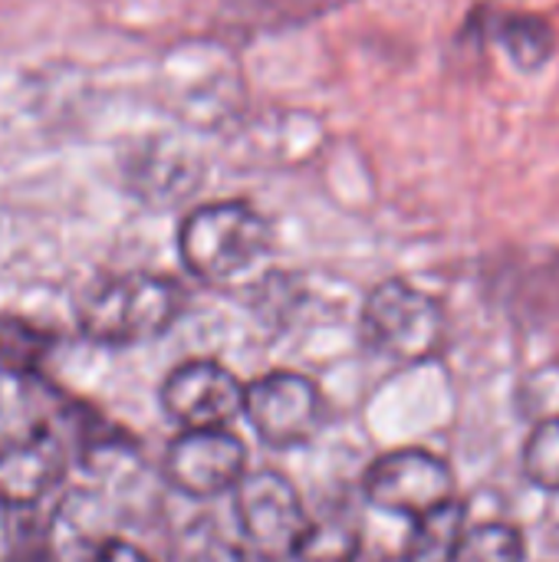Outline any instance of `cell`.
Instances as JSON below:
<instances>
[{"label": "cell", "instance_id": "obj_7", "mask_svg": "<svg viewBox=\"0 0 559 562\" xmlns=\"http://www.w3.org/2000/svg\"><path fill=\"white\" fill-rule=\"evenodd\" d=\"M161 474L171 491L191 501L234 494L247 474V445L231 428L178 431V438L165 448Z\"/></svg>", "mask_w": 559, "mask_h": 562}, {"label": "cell", "instance_id": "obj_11", "mask_svg": "<svg viewBox=\"0 0 559 562\" xmlns=\"http://www.w3.org/2000/svg\"><path fill=\"white\" fill-rule=\"evenodd\" d=\"M353 0H224L221 26L234 36H270L306 26Z\"/></svg>", "mask_w": 559, "mask_h": 562}, {"label": "cell", "instance_id": "obj_9", "mask_svg": "<svg viewBox=\"0 0 559 562\" xmlns=\"http://www.w3.org/2000/svg\"><path fill=\"white\" fill-rule=\"evenodd\" d=\"M69 471V448L59 431L36 425L0 438V497L16 507H40Z\"/></svg>", "mask_w": 559, "mask_h": 562}, {"label": "cell", "instance_id": "obj_13", "mask_svg": "<svg viewBox=\"0 0 559 562\" xmlns=\"http://www.w3.org/2000/svg\"><path fill=\"white\" fill-rule=\"evenodd\" d=\"M468 507L465 501H451L432 514H425L422 520L412 524L409 543H405V562H458L461 543L468 537Z\"/></svg>", "mask_w": 559, "mask_h": 562}, {"label": "cell", "instance_id": "obj_5", "mask_svg": "<svg viewBox=\"0 0 559 562\" xmlns=\"http://www.w3.org/2000/svg\"><path fill=\"white\" fill-rule=\"evenodd\" d=\"M366 501L392 517L422 520L425 514L458 497L455 471L445 458L425 448H395L376 458L362 474Z\"/></svg>", "mask_w": 559, "mask_h": 562}, {"label": "cell", "instance_id": "obj_22", "mask_svg": "<svg viewBox=\"0 0 559 562\" xmlns=\"http://www.w3.org/2000/svg\"><path fill=\"white\" fill-rule=\"evenodd\" d=\"M382 562H405V560H382Z\"/></svg>", "mask_w": 559, "mask_h": 562}, {"label": "cell", "instance_id": "obj_8", "mask_svg": "<svg viewBox=\"0 0 559 562\" xmlns=\"http://www.w3.org/2000/svg\"><path fill=\"white\" fill-rule=\"evenodd\" d=\"M158 398L181 431H211L231 428L244 415L247 385L214 359H191L165 375Z\"/></svg>", "mask_w": 559, "mask_h": 562}, {"label": "cell", "instance_id": "obj_16", "mask_svg": "<svg viewBox=\"0 0 559 562\" xmlns=\"http://www.w3.org/2000/svg\"><path fill=\"white\" fill-rule=\"evenodd\" d=\"M359 553H362L359 527L349 517L329 514L310 520L293 562H359Z\"/></svg>", "mask_w": 559, "mask_h": 562}, {"label": "cell", "instance_id": "obj_21", "mask_svg": "<svg viewBox=\"0 0 559 562\" xmlns=\"http://www.w3.org/2000/svg\"><path fill=\"white\" fill-rule=\"evenodd\" d=\"M82 562H155L148 553H142L135 543L122 540V537H109L105 543H99Z\"/></svg>", "mask_w": 559, "mask_h": 562}, {"label": "cell", "instance_id": "obj_14", "mask_svg": "<svg viewBox=\"0 0 559 562\" xmlns=\"http://www.w3.org/2000/svg\"><path fill=\"white\" fill-rule=\"evenodd\" d=\"M49 553V520H36V507H16L0 497V562H43Z\"/></svg>", "mask_w": 559, "mask_h": 562}, {"label": "cell", "instance_id": "obj_4", "mask_svg": "<svg viewBox=\"0 0 559 562\" xmlns=\"http://www.w3.org/2000/svg\"><path fill=\"white\" fill-rule=\"evenodd\" d=\"M234 517L244 547L264 562H293L313 520L297 484L277 468L244 474L234 491Z\"/></svg>", "mask_w": 559, "mask_h": 562}, {"label": "cell", "instance_id": "obj_15", "mask_svg": "<svg viewBox=\"0 0 559 562\" xmlns=\"http://www.w3.org/2000/svg\"><path fill=\"white\" fill-rule=\"evenodd\" d=\"M53 336L26 319L0 316V369L16 379H40Z\"/></svg>", "mask_w": 559, "mask_h": 562}, {"label": "cell", "instance_id": "obj_17", "mask_svg": "<svg viewBox=\"0 0 559 562\" xmlns=\"http://www.w3.org/2000/svg\"><path fill=\"white\" fill-rule=\"evenodd\" d=\"M458 562H527V537L507 520H488L468 530Z\"/></svg>", "mask_w": 559, "mask_h": 562}, {"label": "cell", "instance_id": "obj_20", "mask_svg": "<svg viewBox=\"0 0 559 562\" xmlns=\"http://www.w3.org/2000/svg\"><path fill=\"white\" fill-rule=\"evenodd\" d=\"M188 562H250V550L244 543H234V540L208 537L194 547Z\"/></svg>", "mask_w": 559, "mask_h": 562}, {"label": "cell", "instance_id": "obj_10", "mask_svg": "<svg viewBox=\"0 0 559 562\" xmlns=\"http://www.w3.org/2000/svg\"><path fill=\"white\" fill-rule=\"evenodd\" d=\"M497 306L517 323H537L559 313V250L504 254L491 270Z\"/></svg>", "mask_w": 559, "mask_h": 562}, {"label": "cell", "instance_id": "obj_6", "mask_svg": "<svg viewBox=\"0 0 559 562\" xmlns=\"http://www.w3.org/2000/svg\"><path fill=\"white\" fill-rule=\"evenodd\" d=\"M244 418L273 451H290L310 445L323 428V395L313 379L273 369L247 382Z\"/></svg>", "mask_w": 559, "mask_h": 562}, {"label": "cell", "instance_id": "obj_3", "mask_svg": "<svg viewBox=\"0 0 559 562\" xmlns=\"http://www.w3.org/2000/svg\"><path fill=\"white\" fill-rule=\"evenodd\" d=\"M359 326L369 349L399 366L432 362L448 346L445 306L409 280H382L372 286L362 303Z\"/></svg>", "mask_w": 559, "mask_h": 562}, {"label": "cell", "instance_id": "obj_1", "mask_svg": "<svg viewBox=\"0 0 559 562\" xmlns=\"http://www.w3.org/2000/svg\"><path fill=\"white\" fill-rule=\"evenodd\" d=\"M185 270L211 286H234L270 257V224L247 201L194 207L178 227Z\"/></svg>", "mask_w": 559, "mask_h": 562}, {"label": "cell", "instance_id": "obj_19", "mask_svg": "<svg viewBox=\"0 0 559 562\" xmlns=\"http://www.w3.org/2000/svg\"><path fill=\"white\" fill-rule=\"evenodd\" d=\"M517 405H521V415L530 425L547 422V418H559V362L534 369L521 382Z\"/></svg>", "mask_w": 559, "mask_h": 562}, {"label": "cell", "instance_id": "obj_18", "mask_svg": "<svg viewBox=\"0 0 559 562\" xmlns=\"http://www.w3.org/2000/svg\"><path fill=\"white\" fill-rule=\"evenodd\" d=\"M521 471L537 491L559 494V418L530 425L521 451Z\"/></svg>", "mask_w": 559, "mask_h": 562}, {"label": "cell", "instance_id": "obj_2", "mask_svg": "<svg viewBox=\"0 0 559 562\" xmlns=\"http://www.w3.org/2000/svg\"><path fill=\"white\" fill-rule=\"evenodd\" d=\"M188 293L161 273H115L79 300V333L99 346H138L165 336L185 313Z\"/></svg>", "mask_w": 559, "mask_h": 562}, {"label": "cell", "instance_id": "obj_12", "mask_svg": "<svg viewBox=\"0 0 559 562\" xmlns=\"http://www.w3.org/2000/svg\"><path fill=\"white\" fill-rule=\"evenodd\" d=\"M488 26H491V36L511 56V63L524 72L544 69L557 53V33L540 13L504 10V13H494Z\"/></svg>", "mask_w": 559, "mask_h": 562}]
</instances>
